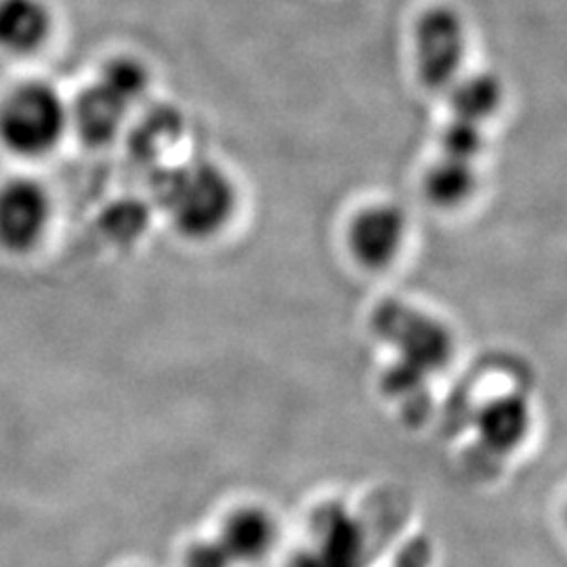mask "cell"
Listing matches in <instances>:
<instances>
[{
	"mask_svg": "<svg viewBox=\"0 0 567 567\" xmlns=\"http://www.w3.org/2000/svg\"><path fill=\"white\" fill-rule=\"evenodd\" d=\"M156 192L171 225L194 243L221 236L238 210L236 183L224 166L210 161L166 168Z\"/></svg>",
	"mask_w": 567,
	"mask_h": 567,
	"instance_id": "6da1fadb",
	"label": "cell"
},
{
	"mask_svg": "<svg viewBox=\"0 0 567 567\" xmlns=\"http://www.w3.org/2000/svg\"><path fill=\"white\" fill-rule=\"evenodd\" d=\"M372 326L398 358L386 374L402 389L419 386L440 374L454 355V339L444 322L412 305L389 301L379 305Z\"/></svg>",
	"mask_w": 567,
	"mask_h": 567,
	"instance_id": "7a4b0ae2",
	"label": "cell"
},
{
	"mask_svg": "<svg viewBox=\"0 0 567 567\" xmlns=\"http://www.w3.org/2000/svg\"><path fill=\"white\" fill-rule=\"evenodd\" d=\"M70 110L44 82H28L0 105V142L21 158H42L60 145Z\"/></svg>",
	"mask_w": 567,
	"mask_h": 567,
	"instance_id": "3957f363",
	"label": "cell"
},
{
	"mask_svg": "<svg viewBox=\"0 0 567 567\" xmlns=\"http://www.w3.org/2000/svg\"><path fill=\"white\" fill-rule=\"evenodd\" d=\"M466 25L450 7H435L421 16L414 32L416 74L433 91H447L465 72Z\"/></svg>",
	"mask_w": 567,
	"mask_h": 567,
	"instance_id": "277c9868",
	"label": "cell"
},
{
	"mask_svg": "<svg viewBox=\"0 0 567 567\" xmlns=\"http://www.w3.org/2000/svg\"><path fill=\"white\" fill-rule=\"evenodd\" d=\"M408 243V219L395 204L374 203L360 208L347 225V248L353 261L370 271L395 264Z\"/></svg>",
	"mask_w": 567,
	"mask_h": 567,
	"instance_id": "5b68a950",
	"label": "cell"
},
{
	"mask_svg": "<svg viewBox=\"0 0 567 567\" xmlns=\"http://www.w3.org/2000/svg\"><path fill=\"white\" fill-rule=\"evenodd\" d=\"M51 221V200L34 179L18 177L0 185V246L25 255L42 243Z\"/></svg>",
	"mask_w": 567,
	"mask_h": 567,
	"instance_id": "8992f818",
	"label": "cell"
},
{
	"mask_svg": "<svg viewBox=\"0 0 567 567\" xmlns=\"http://www.w3.org/2000/svg\"><path fill=\"white\" fill-rule=\"evenodd\" d=\"M365 534L343 507H326L313 522V545L301 550L292 567H364Z\"/></svg>",
	"mask_w": 567,
	"mask_h": 567,
	"instance_id": "52a82bcc",
	"label": "cell"
},
{
	"mask_svg": "<svg viewBox=\"0 0 567 567\" xmlns=\"http://www.w3.org/2000/svg\"><path fill=\"white\" fill-rule=\"evenodd\" d=\"M278 527L261 507H240L225 517L219 543L234 564H257L276 547Z\"/></svg>",
	"mask_w": 567,
	"mask_h": 567,
	"instance_id": "ba28073f",
	"label": "cell"
},
{
	"mask_svg": "<svg viewBox=\"0 0 567 567\" xmlns=\"http://www.w3.org/2000/svg\"><path fill=\"white\" fill-rule=\"evenodd\" d=\"M53 30L44 0H0V49L13 55L39 51Z\"/></svg>",
	"mask_w": 567,
	"mask_h": 567,
	"instance_id": "9c48e42d",
	"label": "cell"
},
{
	"mask_svg": "<svg viewBox=\"0 0 567 567\" xmlns=\"http://www.w3.org/2000/svg\"><path fill=\"white\" fill-rule=\"evenodd\" d=\"M131 110L128 103L122 102L102 82H95L70 110V122L76 126L82 142L100 147L116 140Z\"/></svg>",
	"mask_w": 567,
	"mask_h": 567,
	"instance_id": "30bf717a",
	"label": "cell"
},
{
	"mask_svg": "<svg viewBox=\"0 0 567 567\" xmlns=\"http://www.w3.org/2000/svg\"><path fill=\"white\" fill-rule=\"evenodd\" d=\"M532 425V412L526 400L517 393L494 398L482 405L475 426L484 446L494 452H513L526 440Z\"/></svg>",
	"mask_w": 567,
	"mask_h": 567,
	"instance_id": "8fae6325",
	"label": "cell"
},
{
	"mask_svg": "<svg viewBox=\"0 0 567 567\" xmlns=\"http://www.w3.org/2000/svg\"><path fill=\"white\" fill-rule=\"evenodd\" d=\"M446 93L452 107V118L471 122L477 126H486L487 122L501 112L505 97L501 81L484 72L461 74L452 82Z\"/></svg>",
	"mask_w": 567,
	"mask_h": 567,
	"instance_id": "7c38bea8",
	"label": "cell"
},
{
	"mask_svg": "<svg viewBox=\"0 0 567 567\" xmlns=\"http://www.w3.org/2000/svg\"><path fill=\"white\" fill-rule=\"evenodd\" d=\"M477 163L440 154L425 175V194L440 208H461L477 192Z\"/></svg>",
	"mask_w": 567,
	"mask_h": 567,
	"instance_id": "4fadbf2b",
	"label": "cell"
},
{
	"mask_svg": "<svg viewBox=\"0 0 567 567\" xmlns=\"http://www.w3.org/2000/svg\"><path fill=\"white\" fill-rule=\"evenodd\" d=\"M97 82H102L103 86H107L114 95H118L122 102L135 107L147 93L150 74L142 61L118 58L103 68Z\"/></svg>",
	"mask_w": 567,
	"mask_h": 567,
	"instance_id": "5bb4252c",
	"label": "cell"
},
{
	"mask_svg": "<svg viewBox=\"0 0 567 567\" xmlns=\"http://www.w3.org/2000/svg\"><path fill=\"white\" fill-rule=\"evenodd\" d=\"M185 567H234L236 564L231 561V557L227 555L224 545L215 538V540H200L194 543L185 553Z\"/></svg>",
	"mask_w": 567,
	"mask_h": 567,
	"instance_id": "9a60e30c",
	"label": "cell"
}]
</instances>
